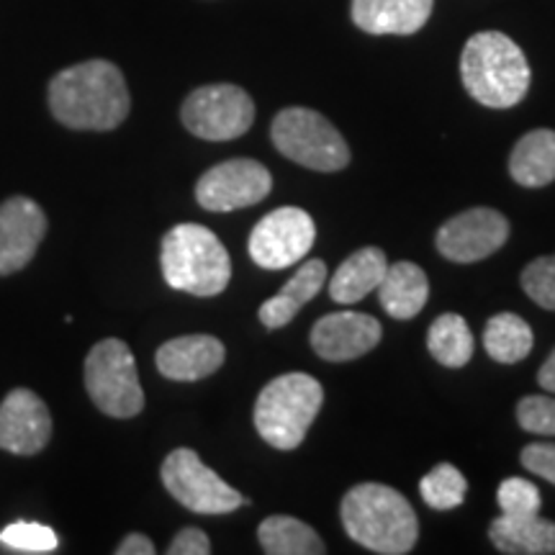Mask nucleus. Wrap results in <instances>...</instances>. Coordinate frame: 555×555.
<instances>
[{
  "label": "nucleus",
  "mask_w": 555,
  "mask_h": 555,
  "mask_svg": "<svg viewBox=\"0 0 555 555\" xmlns=\"http://www.w3.org/2000/svg\"><path fill=\"white\" fill-rule=\"evenodd\" d=\"M258 540L268 555H322L327 553L324 540L317 535L314 527L288 515H273L262 519L258 527Z\"/></svg>",
  "instance_id": "nucleus-23"
},
{
  "label": "nucleus",
  "mask_w": 555,
  "mask_h": 555,
  "mask_svg": "<svg viewBox=\"0 0 555 555\" xmlns=\"http://www.w3.org/2000/svg\"><path fill=\"white\" fill-rule=\"evenodd\" d=\"M538 384L545 388L547 393L555 397V350L547 356V360L543 363V367L538 371Z\"/></svg>",
  "instance_id": "nucleus-34"
},
{
  "label": "nucleus",
  "mask_w": 555,
  "mask_h": 555,
  "mask_svg": "<svg viewBox=\"0 0 555 555\" xmlns=\"http://www.w3.org/2000/svg\"><path fill=\"white\" fill-rule=\"evenodd\" d=\"M159 476L170 496L196 515H229L245 504V496L214 474L191 448L172 450Z\"/></svg>",
  "instance_id": "nucleus-9"
},
{
  "label": "nucleus",
  "mask_w": 555,
  "mask_h": 555,
  "mask_svg": "<svg viewBox=\"0 0 555 555\" xmlns=\"http://www.w3.org/2000/svg\"><path fill=\"white\" fill-rule=\"evenodd\" d=\"M388 268L386 253L380 247H363L352 253L330 278V296L337 304H358L378 288Z\"/></svg>",
  "instance_id": "nucleus-22"
},
{
  "label": "nucleus",
  "mask_w": 555,
  "mask_h": 555,
  "mask_svg": "<svg viewBox=\"0 0 555 555\" xmlns=\"http://www.w3.org/2000/svg\"><path fill=\"white\" fill-rule=\"evenodd\" d=\"M131 95L121 69L108 60H88L50 82V111L62 127L111 131L127 121Z\"/></svg>",
  "instance_id": "nucleus-1"
},
{
  "label": "nucleus",
  "mask_w": 555,
  "mask_h": 555,
  "mask_svg": "<svg viewBox=\"0 0 555 555\" xmlns=\"http://www.w3.org/2000/svg\"><path fill=\"white\" fill-rule=\"evenodd\" d=\"M429 296V281L427 273L414 262H393L386 268L384 278L378 283V301L388 317L414 319L425 309Z\"/></svg>",
  "instance_id": "nucleus-19"
},
{
  "label": "nucleus",
  "mask_w": 555,
  "mask_h": 555,
  "mask_svg": "<svg viewBox=\"0 0 555 555\" xmlns=\"http://www.w3.org/2000/svg\"><path fill=\"white\" fill-rule=\"evenodd\" d=\"M317 242V224L304 208L283 206L270 211L249 234V258L266 270H283L307 258Z\"/></svg>",
  "instance_id": "nucleus-10"
},
{
  "label": "nucleus",
  "mask_w": 555,
  "mask_h": 555,
  "mask_svg": "<svg viewBox=\"0 0 555 555\" xmlns=\"http://www.w3.org/2000/svg\"><path fill=\"white\" fill-rule=\"evenodd\" d=\"M429 356L446 367H463L474 358V332L461 314H442L429 324Z\"/></svg>",
  "instance_id": "nucleus-25"
},
{
  "label": "nucleus",
  "mask_w": 555,
  "mask_h": 555,
  "mask_svg": "<svg viewBox=\"0 0 555 555\" xmlns=\"http://www.w3.org/2000/svg\"><path fill=\"white\" fill-rule=\"evenodd\" d=\"M345 532L365 551L404 555L416 545L420 522L404 494L386 483H358L339 506Z\"/></svg>",
  "instance_id": "nucleus-2"
},
{
  "label": "nucleus",
  "mask_w": 555,
  "mask_h": 555,
  "mask_svg": "<svg viewBox=\"0 0 555 555\" xmlns=\"http://www.w3.org/2000/svg\"><path fill=\"white\" fill-rule=\"evenodd\" d=\"M517 422L525 433L540 437H555V397L547 393H532L519 399Z\"/></svg>",
  "instance_id": "nucleus-30"
},
{
  "label": "nucleus",
  "mask_w": 555,
  "mask_h": 555,
  "mask_svg": "<svg viewBox=\"0 0 555 555\" xmlns=\"http://www.w3.org/2000/svg\"><path fill=\"white\" fill-rule=\"evenodd\" d=\"M116 555H155V543L147 535H142V532H131L116 547Z\"/></svg>",
  "instance_id": "nucleus-33"
},
{
  "label": "nucleus",
  "mask_w": 555,
  "mask_h": 555,
  "mask_svg": "<svg viewBox=\"0 0 555 555\" xmlns=\"http://www.w3.org/2000/svg\"><path fill=\"white\" fill-rule=\"evenodd\" d=\"M461 78L470 99L486 108H512L530 90L525 52L502 31H481L463 47Z\"/></svg>",
  "instance_id": "nucleus-3"
},
{
  "label": "nucleus",
  "mask_w": 555,
  "mask_h": 555,
  "mask_svg": "<svg viewBox=\"0 0 555 555\" xmlns=\"http://www.w3.org/2000/svg\"><path fill=\"white\" fill-rule=\"evenodd\" d=\"M489 540L499 553L506 555H553L555 522L540 515H499L489 525Z\"/></svg>",
  "instance_id": "nucleus-18"
},
{
  "label": "nucleus",
  "mask_w": 555,
  "mask_h": 555,
  "mask_svg": "<svg viewBox=\"0 0 555 555\" xmlns=\"http://www.w3.org/2000/svg\"><path fill=\"white\" fill-rule=\"evenodd\" d=\"M52 440V414L31 388H13L0 401V448L13 455H37Z\"/></svg>",
  "instance_id": "nucleus-14"
},
{
  "label": "nucleus",
  "mask_w": 555,
  "mask_h": 555,
  "mask_svg": "<svg viewBox=\"0 0 555 555\" xmlns=\"http://www.w3.org/2000/svg\"><path fill=\"white\" fill-rule=\"evenodd\" d=\"M86 391L103 414L131 420L144 409L137 360L124 339L106 337L86 358Z\"/></svg>",
  "instance_id": "nucleus-7"
},
{
  "label": "nucleus",
  "mask_w": 555,
  "mask_h": 555,
  "mask_svg": "<svg viewBox=\"0 0 555 555\" xmlns=\"http://www.w3.org/2000/svg\"><path fill=\"white\" fill-rule=\"evenodd\" d=\"M0 545H5L13 553L41 555L54 553L60 547V538L52 527L39 522H11L0 530Z\"/></svg>",
  "instance_id": "nucleus-27"
},
{
  "label": "nucleus",
  "mask_w": 555,
  "mask_h": 555,
  "mask_svg": "<svg viewBox=\"0 0 555 555\" xmlns=\"http://www.w3.org/2000/svg\"><path fill=\"white\" fill-rule=\"evenodd\" d=\"M435 0H352V21L365 34H416L433 16Z\"/></svg>",
  "instance_id": "nucleus-17"
},
{
  "label": "nucleus",
  "mask_w": 555,
  "mask_h": 555,
  "mask_svg": "<svg viewBox=\"0 0 555 555\" xmlns=\"http://www.w3.org/2000/svg\"><path fill=\"white\" fill-rule=\"evenodd\" d=\"M180 121L193 137L229 142L247 134L255 121V103L247 90L229 82L196 88L180 108Z\"/></svg>",
  "instance_id": "nucleus-8"
},
{
  "label": "nucleus",
  "mask_w": 555,
  "mask_h": 555,
  "mask_svg": "<svg viewBox=\"0 0 555 555\" xmlns=\"http://www.w3.org/2000/svg\"><path fill=\"white\" fill-rule=\"evenodd\" d=\"M378 319L360 314V311H337L322 317L311 330V347L322 360L330 363H347L363 358L380 343Z\"/></svg>",
  "instance_id": "nucleus-15"
},
{
  "label": "nucleus",
  "mask_w": 555,
  "mask_h": 555,
  "mask_svg": "<svg viewBox=\"0 0 555 555\" xmlns=\"http://www.w3.org/2000/svg\"><path fill=\"white\" fill-rule=\"evenodd\" d=\"M227 350L221 339L211 335H185L165 343L157 350V371L168 380H191L208 378L224 365Z\"/></svg>",
  "instance_id": "nucleus-16"
},
{
  "label": "nucleus",
  "mask_w": 555,
  "mask_h": 555,
  "mask_svg": "<svg viewBox=\"0 0 555 555\" xmlns=\"http://www.w3.org/2000/svg\"><path fill=\"white\" fill-rule=\"evenodd\" d=\"M270 139L283 157L317 172H337L350 163V147L327 116L311 108H283L270 124Z\"/></svg>",
  "instance_id": "nucleus-6"
},
{
  "label": "nucleus",
  "mask_w": 555,
  "mask_h": 555,
  "mask_svg": "<svg viewBox=\"0 0 555 555\" xmlns=\"http://www.w3.org/2000/svg\"><path fill=\"white\" fill-rule=\"evenodd\" d=\"M47 234V214L29 196L0 204V275H13L37 258Z\"/></svg>",
  "instance_id": "nucleus-13"
},
{
  "label": "nucleus",
  "mask_w": 555,
  "mask_h": 555,
  "mask_svg": "<svg viewBox=\"0 0 555 555\" xmlns=\"http://www.w3.org/2000/svg\"><path fill=\"white\" fill-rule=\"evenodd\" d=\"M496 502L502 515L509 517H525V515H540V506H543V496L535 483H530L527 478H506L499 483L496 489Z\"/></svg>",
  "instance_id": "nucleus-28"
},
{
  "label": "nucleus",
  "mask_w": 555,
  "mask_h": 555,
  "mask_svg": "<svg viewBox=\"0 0 555 555\" xmlns=\"http://www.w3.org/2000/svg\"><path fill=\"white\" fill-rule=\"evenodd\" d=\"M535 335H532L530 324L522 317L504 311V314L491 317L483 330V347L491 360L496 363L512 365L525 360L532 352Z\"/></svg>",
  "instance_id": "nucleus-24"
},
{
  "label": "nucleus",
  "mask_w": 555,
  "mask_h": 555,
  "mask_svg": "<svg viewBox=\"0 0 555 555\" xmlns=\"http://www.w3.org/2000/svg\"><path fill=\"white\" fill-rule=\"evenodd\" d=\"M273 191V176L258 159H227L206 170L196 183V201L206 211L227 214L260 204Z\"/></svg>",
  "instance_id": "nucleus-11"
},
{
  "label": "nucleus",
  "mask_w": 555,
  "mask_h": 555,
  "mask_svg": "<svg viewBox=\"0 0 555 555\" xmlns=\"http://www.w3.org/2000/svg\"><path fill=\"white\" fill-rule=\"evenodd\" d=\"M324 401V388L307 373H286L262 388L255 404V427L268 446L296 450Z\"/></svg>",
  "instance_id": "nucleus-5"
},
{
  "label": "nucleus",
  "mask_w": 555,
  "mask_h": 555,
  "mask_svg": "<svg viewBox=\"0 0 555 555\" xmlns=\"http://www.w3.org/2000/svg\"><path fill=\"white\" fill-rule=\"evenodd\" d=\"M519 283L540 309L555 311V255L532 260L519 275Z\"/></svg>",
  "instance_id": "nucleus-29"
},
{
  "label": "nucleus",
  "mask_w": 555,
  "mask_h": 555,
  "mask_svg": "<svg viewBox=\"0 0 555 555\" xmlns=\"http://www.w3.org/2000/svg\"><path fill=\"white\" fill-rule=\"evenodd\" d=\"M509 176L522 189H545L555 180V131L532 129L509 155Z\"/></svg>",
  "instance_id": "nucleus-21"
},
{
  "label": "nucleus",
  "mask_w": 555,
  "mask_h": 555,
  "mask_svg": "<svg viewBox=\"0 0 555 555\" xmlns=\"http://www.w3.org/2000/svg\"><path fill=\"white\" fill-rule=\"evenodd\" d=\"M211 553V540L198 527H185L180 530L168 547V555H208Z\"/></svg>",
  "instance_id": "nucleus-32"
},
{
  "label": "nucleus",
  "mask_w": 555,
  "mask_h": 555,
  "mask_svg": "<svg viewBox=\"0 0 555 555\" xmlns=\"http://www.w3.org/2000/svg\"><path fill=\"white\" fill-rule=\"evenodd\" d=\"M327 281V266L322 260H307L294 278L281 288V294L262 304L258 317L268 330H281L322 291Z\"/></svg>",
  "instance_id": "nucleus-20"
},
{
  "label": "nucleus",
  "mask_w": 555,
  "mask_h": 555,
  "mask_svg": "<svg viewBox=\"0 0 555 555\" xmlns=\"http://www.w3.org/2000/svg\"><path fill=\"white\" fill-rule=\"evenodd\" d=\"M468 491L466 476L453 463H440L420 481V494L433 509H455Z\"/></svg>",
  "instance_id": "nucleus-26"
},
{
  "label": "nucleus",
  "mask_w": 555,
  "mask_h": 555,
  "mask_svg": "<svg viewBox=\"0 0 555 555\" xmlns=\"http://www.w3.org/2000/svg\"><path fill=\"white\" fill-rule=\"evenodd\" d=\"M522 466L540 478H545L547 483L555 486V446L553 442H532L522 450L519 455Z\"/></svg>",
  "instance_id": "nucleus-31"
},
{
  "label": "nucleus",
  "mask_w": 555,
  "mask_h": 555,
  "mask_svg": "<svg viewBox=\"0 0 555 555\" xmlns=\"http://www.w3.org/2000/svg\"><path fill=\"white\" fill-rule=\"evenodd\" d=\"M163 275L170 288L191 296H219L232 278L227 247L211 229L178 224L163 237Z\"/></svg>",
  "instance_id": "nucleus-4"
},
{
  "label": "nucleus",
  "mask_w": 555,
  "mask_h": 555,
  "mask_svg": "<svg viewBox=\"0 0 555 555\" xmlns=\"http://www.w3.org/2000/svg\"><path fill=\"white\" fill-rule=\"evenodd\" d=\"M509 240V221L496 208H468L437 229V253L450 262H478L499 253Z\"/></svg>",
  "instance_id": "nucleus-12"
}]
</instances>
